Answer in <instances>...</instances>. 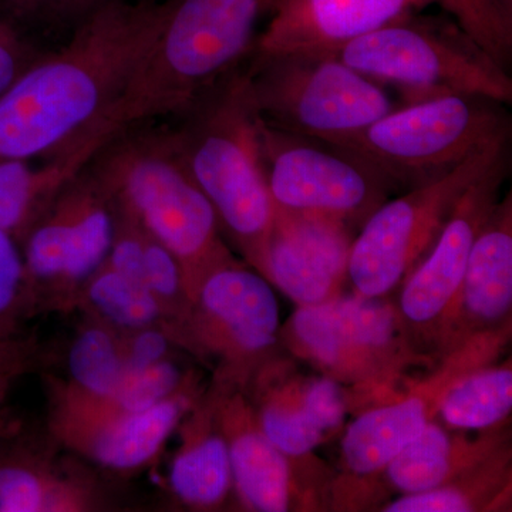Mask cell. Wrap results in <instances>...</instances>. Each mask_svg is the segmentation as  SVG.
<instances>
[{"mask_svg":"<svg viewBox=\"0 0 512 512\" xmlns=\"http://www.w3.org/2000/svg\"><path fill=\"white\" fill-rule=\"evenodd\" d=\"M177 119L175 141L192 178L217 212L222 231L261 274L275 207L247 60Z\"/></svg>","mask_w":512,"mask_h":512,"instance_id":"cell-3","label":"cell"},{"mask_svg":"<svg viewBox=\"0 0 512 512\" xmlns=\"http://www.w3.org/2000/svg\"><path fill=\"white\" fill-rule=\"evenodd\" d=\"M352 241L346 222L275 208L261 275L296 306L328 302L348 282Z\"/></svg>","mask_w":512,"mask_h":512,"instance_id":"cell-17","label":"cell"},{"mask_svg":"<svg viewBox=\"0 0 512 512\" xmlns=\"http://www.w3.org/2000/svg\"><path fill=\"white\" fill-rule=\"evenodd\" d=\"M512 410L511 360L490 363L456 380L441 399L436 419L458 431L504 426Z\"/></svg>","mask_w":512,"mask_h":512,"instance_id":"cell-26","label":"cell"},{"mask_svg":"<svg viewBox=\"0 0 512 512\" xmlns=\"http://www.w3.org/2000/svg\"><path fill=\"white\" fill-rule=\"evenodd\" d=\"M511 447L453 483L387 501L384 512L498 511L511 498Z\"/></svg>","mask_w":512,"mask_h":512,"instance_id":"cell-27","label":"cell"},{"mask_svg":"<svg viewBox=\"0 0 512 512\" xmlns=\"http://www.w3.org/2000/svg\"><path fill=\"white\" fill-rule=\"evenodd\" d=\"M261 147L269 194L279 210L363 224L387 201L392 188L360 158L323 141L276 130L264 121Z\"/></svg>","mask_w":512,"mask_h":512,"instance_id":"cell-13","label":"cell"},{"mask_svg":"<svg viewBox=\"0 0 512 512\" xmlns=\"http://www.w3.org/2000/svg\"><path fill=\"white\" fill-rule=\"evenodd\" d=\"M339 59L369 79L394 87L406 103L471 94L512 103V80L450 16L419 12L342 47Z\"/></svg>","mask_w":512,"mask_h":512,"instance_id":"cell-7","label":"cell"},{"mask_svg":"<svg viewBox=\"0 0 512 512\" xmlns=\"http://www.w3.org/2000/svg\"><path fill=\"white\" fill-rule=\"evenodd\" d=\"M74 311L83 312L86 318L97 320L119 333L146 328H163L168 332L164 313L147 286L119 274L106 264L101 265L80 289Z\"/></svg>","mask_w":512,"mask_h":512,"instance_id":"cell-28","label":"cell"},{"mask_svg":"<svg viewBox=\"0 0 512 512\" xmlns=\"http://www.w3.org/2000/svg\"><path fill=\"white\" fill-rule=\"evenodd\" d=\"M89 168L117 207L177 258L191 301L205 276L237 259L181 156L173 128H128L101 148Z\"/></svg>","mask_w":512,"mask_h":512,"instance_id":"cell-4","label":"cell"},{"mask_svg":"<svg viewBox=\"0 0 512 512\" xmlns=\"http://www.w3.org/2000/svg\"><path fill=\"white\" fill-rule=\"evenodd\" d=\"M437 5L508 72L512 55V0H440Z\"/></svg>","mask_w":512,"mask_h":512,"instance_id":"cell-29","label":"cell"},{"mask_svg":"<svg viewBox=\"0 0 512 512\" xmlns=\"http://www.w3.org/2000/svg\"><path fill=\"white\" fill-rule=\"evenodd\" d=\"M47 431L0 409V512H82L104 507L90 471L60 457Z\"/></svg>","mask_w":512,"mask_h":512,"instance_id":"cell-16","label":"cell"},{"mask_svg":"<svg viewBox=\"0 0 512 512\" xmlns=\"http://www.w3.org/2000/svg\"><path fill=\"white\" fill-rule=\"evenodd\" d=\"M116 222V204L87 164L20 242L40 313L74 311L80 289L106 262Z\"/></svg>","mask_w":512,"mask_h":512,"instance_id":"cell-11","label":"cell"},{"mask_svg":"<svg viewBox=\"0 0 512 512\" xmlns=\"http://www.w3.org/2000/svg\"><path fill=\"white\" fill-rule=\"evenodd\" d=\"M279 313L271 282L235 259L198 286L184 349L215 363V382L245 389L256 370L278 353Z\"/></svg>","mask_w":512,"mask_h":512,"instance_id":"cell-12","label":"cell"},{"mask_svg":"<svg viewBox=\"0 0 512 512\" xmlns=\"http://www.w3.org/2000/svg\"><path fill=\"white\" fill-rule=\"evenodd\" d=\"M123 359L126 373L137 372L173 357L178 349L170 333L163 328H146L121 333Z\"/></svg>","mask_w":512,"mask_h":512,"instance_id":"cell-32","label":"cell"},{"mask_svg":"<svg viewBox=\"0 0 512 512\" xmlns=\"http://www.w3.org/2000/svg\"><path fill=\"white\" fill-rule=\"evenodd\" d=\"M175 433L180 443L168 468V490L190 510H220L234 487L227 441L210 387L185 414Z\"/></svg>","mask_w":512,"mask_h":512,"instance_id":"cell-23","label":"cell"},{"mask_svg":"<svg viewBox=\"0 0 512 512\" xmlns=\"http://www.w3.org/2000/svg\"><path fill=\"white\" fill-rule=\"evenodd\" d=\"M45 359V348L33 333L0 339V373L15 372L26 376L40 369Z\"/></svg>","mask_w":512,"mask_h":512,"instance_id":"cell-33","label":"cell"},{"mask_svg":"<svg viewBox=\"0 0 512 512\" xmlns=\"http://www.w3.org/2000/svg\"><path fill=\"white\" fill-rule=\"evenodd\" d=\"M440 0H279L251 55L335 53L357 37Z\"/></svg>","mask_w":512,"mask_h":512,"instance_id":"cell-19","label":"cell"},{"mask_svg":"<svg viewBox=\"0 0 512 512\" xmlns=\"http://www.w3.org/2000/svg\"><path fill=\"white\" fill-rule=\"evenodd\" d=\"M512 200L498 201L468 258L453 312L441 343L440 357L468 340L511 328Z\"/></svg>","mask_w":512,"mask_h":512,"instance_id":"cell-20","label":"cell"},{"mask_svg":"<svg viewBox=\"0 0 512 512\" xmlns=\"http://www.w3.org/2000/svg\"><path fill=\"white\" fill-rule=\"evenodd\" d=\"M124 373L121 333L84 316L67 350L66 379L49 380L50 400L101 399L116 389Z\"/></svg>","mask_w":512,"mask_h":512,"instance_id":"cell-25","label":"cell"},{"mask_svg":"<svg viewBox=\"0 0 512 512\" xmlns=\"http://www.w3.org/2000/svg\"><path fill=\"white\" fill-rule=\"evenodd\" d=\"M103 147L96 138L83 137L55 157L0 161V229L20 245L64 185Z\"/></svg>","mask_w":512,"mask_h":512,"instance_id":"cell-24","label":"cell"},{"mask_svg":"<svg viewBox=\"0 0 512 512\" xmlns=\"http://www.w3.org/2000/svg\"><path fill=\"white\" fill-rule=\"evenodd\" d=\"M511 329L485 333L440 357L439 366L402 394L373 404L346 427L340 444L342 476L332 484L333 507L359 510L363 491L383 476L400 451L436 419L448 387L471 370L490 365L503 352Z\"/></svg>","mask_w":512,"mask_h":512,"instance_id":"cell-9","label":"cell"},{"mask_svg":"<svg viewBox=\"0 0 512 512\" xmlns=\"http://www.w3.org/2000/svg\"><path fill=\"white\" fill-rule=\"evenodd\" d=\"M507 154L461 195L439 238L400 285L396 308L404 335L419 355L440 360L441 343L453 312L478 232L500 201Z\"/></svg>","mask_w":512,"mask_h":512,"instance_id":"cell-14","label":"cell"},{"mask_svg":"<svg viewBox=\"0 0 512 512\" xmlns=\"http://www.w3.org/2000/svg\"><path fill=\"white\" fill-rule=\"evenodd\" d=\"M293 356L348 390L352 409L392 399L397 383L413 367L431 363L404 335L389 296L355 291L312 306H296L279 332Z\"/></svg>","mask_w":512,"mask_h":512,"instance_id":"cell-5","label":"cell"},{"mask_svg":"<svg viewBox=\"0 0 512 512\" xmlns=\"http://www.w3.org/2000/svg\"><path fill=\"white\" fill-rule=\"evenodd\" d=\"M210 389L227 441L232 487L242 507L256 512H286L295 505H306L295 466L266 437L245 390L215 380Z\"/></svg>","mask_w":512,"mask_h":512,"instance_id":"cell-18","label":"cell"},{"mask_svg":"<svg viewBox=\"0 0 512 512\" xmlns=\"http://www.w3.org/2000/svg\"><path fill=\"white\" fill-rule=\"evenodd\" d=\"M42 53L23 32L22 22L0 5V94Z\"/></svg>","mask_w":512,"mask_h":512,"instance_id":"cell-31","label":"cell"},{"mask_svg":"<svg viewBox=\"0 0 512 512\" xmlns=\"http://www.w3.org/2000/svg\"><path fill=\"white\" fill-rule=\"evenodd\" d=\"M279 0H164L160 32L116 103L92 128L106 141L180 117L251 56Z\"/></svg>","mask_w":512,"mask_h":512,"instance_id":"cell-2","label":"cell"},{"mask_svg":"<svg viewBox=\"0 0 512 512\" xmlns=\"http://www.w3.org/2000/svg\"><path fill=\"white\" fill-rule=\"evenodd\" d=\"M23 375L15 372H2L0 373V409L3 404L8 400L10 392H12L13 386L19 379H22Z\"/></svg>","mask_w":512,"mask_h":512,"instance_id":"cell-36","label":"cell"},{"mask_svg":"<svg viewBox=\"0 0 512 512\" xmlns=\"http://www.w3.org/2000/svg\"><path fill=\"white\" fill-rule=\"evenodd\" d=\"M59 2L60 13L67 18L82 19L93 9L99 8L107 0H57Z\"/></svg>","mask_w":512,"mask_h":512,"instance_id":"cell-35","label":"cell"},{"mask_svg":"<svg viewBox=\"0 0 512 512\" xmlns=\"http://www.w3.org/2000/svg\"><path fill=\"white\" fill-rule=\"evenodd\" d=\"M507 448L505 424L478 431L473 439L467 431L448 429L434 419L390 461L383 477L400 495L423 493L453 483Z\"/></svg>","mask_w":512,"mask_h":512,"instance_id":"cell-22","label":"cell"},{"mask_svg":"<svg viewBox=\"0 0 512 512\" xmlns=\"http://www.w3.org/2000/svg\"><path fill=\"white\" fill-rule=\"evenodd\" d=\"M505 153L508 141L379 205L350 245L346 278L353 291L379 298L400 288L439 238L461 195Z\"/></svg>","mask_w":512,"mask_h":512,"instance_id":"cell-10","label":"cell"},{"mask_svg":"<svg viewBox=\"0 0 512 512\" xmlns=\"http://www.w3.org/2000/svg\"><path fill=\"white\" fill-rule=\"evenodd\" d=\"M0 5L22 23L62 16L57 0H0Z\"/></svg>","mask_w":512,"mask_h":512,"instance_id":"cell-34","label":"cell"},{"mask_svg":"<svg viewBox=\"0 0 512 512\" xmlns=\"http://www.w3.org/2000/svg\"><path fill=\"white\" fill-rule=\"evenodd\" d=\"M244 390L266 437L293 466L335 436L352 409L342 384L320 373L305 375L278 353L256 370Z\"/></svg>","mask_w":512,"mask_h":512,"instance_id":"cell-15","label":"cell"},{"mask_svg":"<svg viewBox=\"0 0 512 512\" xmlns=\"http://www.w3.org/2000/svg\"><path fill=\"white\" fill-rule=\"evenodd\" d=\"M40 315L30 286L22 249L0 229V339L29 332L26 325Z\"/></svg>","mask_w":512,"mask_h":512,"instance_id":"cell-30","label":"cell"},{"mask_svg":"<svg viewBox=\"0 0 512 512\" xmlns=\"http://www.w3.org/2000/svg\"><path fill=\"white\" fill-rule=\"evenodd\" d=\"M256 109L266 126L335 146L396 109L382 84L335 53L247 59Z\"/></svg>","mask_w":512,"mask_h":512,"instance_id":"cell-8","label":"cell"},{"mask_svg":"<svg viewBox=\"0 0 512 512\" xmlns=\"http://www.w3.org/2000/svg\"><path fill=\"white\" fill-rule=\"evenodd\" d=\"M204 390L194 373L180 390L146 410L52 437L64 450L111 473H137L158 460Z\"/></svg>","mask_w":512,"mask_h":512,"instance_id":"cell-21","label":"cell"},{"mask_svg":"<svg viewBox=\"0 0 512 512\" xmlns=\"http://www.w3.org/2000/svg\"><path fill=\"white\" fill-rule=\"evenodd\" d=\"M164 2L107 0L72 39L42 53L0 94V161L76 146L116 103L160 32Z\"/></svg>","mask_w":512,"mask_h":512,"instance_id":"cell-1","label":"cell"},{"mask_svg":"<svg viewBox=\"0 0 512 512\" xmlns=\"http://www.w3.org/2000/svg\"><path fill=\"white\" fill-rule=\"evenodd\" d=\"M504 107L471 94L431 97L396 107L333 147L372 165L392 185L410 190L510 140L511 121Z\"/></svg>","mask_w":512,"mask_h":512,"instance_id":"cell-6","label":"cell"}]
</instances>
